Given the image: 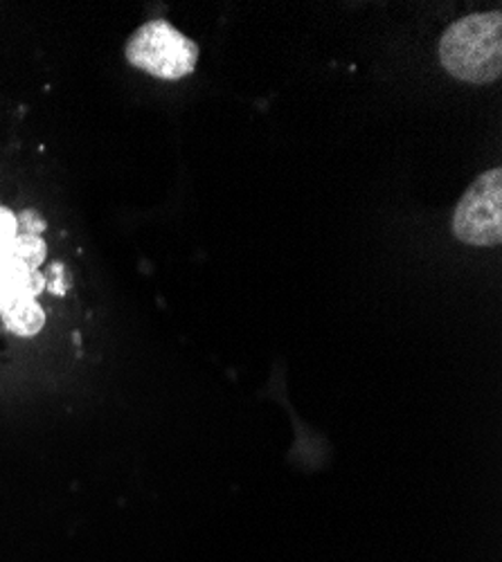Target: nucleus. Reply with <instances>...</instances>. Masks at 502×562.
<instances>
[{"label":"nucleus","mask_w":502,"mask_h":562,"mask_svg":"<svg viewBox=\"0 0 502 562\" xmlns=\"http://www.w3.org/2000/svg\"><path fill=\"white\" fill-rule=\"evenodd\" d=\"M502 14L480 12L453 23L439 41V61L467 83H489L502 72Z\"/></svg>","instance_id":"1"},{"label":"nucleus","mask_w":502,"mask_h":562,"mask_svg":"<svg viewBox=\"0 0 502 562\" xmlns=\"http://www.w3.org/2000/svg\"><path fill=\"white\" fill-rule=\"evenodd\" d=\"M126 59L147 75L176 81L194 72L199 45L167 21H149L126 41Z\"/></svg>","instance_id":"2"},{"label":"nucleus","mask_w":502,"mask_h":562,"mask_svg":"<svg viewBox=\"0 0 502 562\" xmlns=\"http://www.w3.org/2000/svg\"><path fill=\"white\" fill-rule=\"evenodd\" d=\"M455 237L469 246L489 248L502 241V171L489 169L476 178L453 214Z\"/></svg>","instance_id":"3"},{"label":"nucleus","mask_w":502,"mask_h":562,"mask_svg":"<svg viewBox=\"0 0 502 562\" xmlns=\"http://www.w3.org/2000/svg\"><path fill=\"white\" fill-rule=\"evenodd\" d=\"M23 300H38L32 291V270L12 255H0V311Z\"/></svg>","instance_id":"4"},{"label":"nucleus","mask_w":502,"mask_h":562,"mask_svg":"<svg viewBox=\"0 0 502 562\" xmlns=\"http://www.w3.org/2000/svg\"><path fill=\"white\" fill-rule=\"evenodd\" d=\"M0 315H3L8 331L19 338H34L45 326V313L38 300H23L5 311H0Z\"/></svg>","instance_id":"5"},{"label":"nucleus","mask_w":502,"mask_h":562,"mask_svg":"<svg viewBox=\"0 0 502 562\" xmlns=\"http://www.w3.org/2000/svg\"><path fill=\"white\" fill-rule=\"evenodd\" d=\"M12 257H16L21 263H25L32 272L41 268V263L48 259V244L43 237H32V234H19L10 250Z\"/></svg>","instance_id":"6"},{"label":"nucleus","mask_w":502,"mask_h":562,"mask_svg":"<svg viewBox=\"0 0 502 562\" xmlns=\"http://www.w3.org/2000/svg\"><path fill=\"white\" fill-rule=\"evenodd\" d=\"M19 237L16 214L0 205V255H10L14 239Z\"/></svg>","instance_id":"7"},{"label":"nucleus","mask_w":502,"mask_h":562,"mask_svg":"<svg viewBox=\"0 0 502 562\" xmlns=\"http://www.w3.org/2000/svg\"><path fill=\"white\" fill-rule=\"evenodd\" d=\"M43 274H45V289H48L53 295L64 297L70 291L72 279H70V272L64 263H53L51 270L43 272Z\"/></svg>","instance_id":"8"},{"label":"nucleus","mask_w":502,"mask_h":562,"mask_svg":"<svg viewBox=\"0 0 502 562\" xmlns=\"http://www.w3.org/2000/svg\"><path fill=\"white\" fill-rule=\"evenodd\" d=\"M16 221H19V234H32V237H41L45 227H48V223H45V218L36 210H23L16 216Z\"/></svg>","instance_id":"9"}]
</instances>
